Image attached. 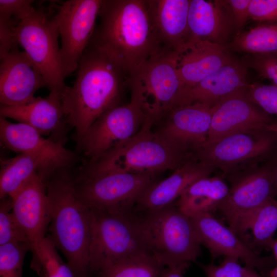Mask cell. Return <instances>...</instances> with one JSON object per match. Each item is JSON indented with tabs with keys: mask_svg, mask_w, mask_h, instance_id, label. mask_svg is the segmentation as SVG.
<instances>
[{
	"mask_svg": "<svg viewBox=\"0 0 277 277\" xmlns=\"http://www.w3.org/2000/svg\"><path fill=\"white\" fill-rule=\"evenodd\" d=\"M32 0H0V14L22 21L35 9Z\"/></svg>",
	"mask_w": 277,
	"mask_h": 277,
	"instance_id": "74e56055",
	"label": "cell"
},
{
	"mask_svg": "<svg viewBox=\"0 0 277 277\" xmlns=\"http://www.w3.org/2000/svg\"><path fill=\"white\" fill-rule=\"evenodd\" d=\"M189 264H184L174 267H165L161 277H184Z\"/></svg>",
	"mask_w": 277,
	"mask_h": 277,
	"instance_id": "60d3db41",
	"label": "cell"
},
{
	"mask_svg": "<svg viewBox=\"0 0 277 277\" xmlns=\"http://www.w3.org/2000/svg\"><path fill=\"white\" fill-rule=\"evenodd\" d=\"M277 135L267 129L237 132L206 144L195 158L225 177L261 165L274 150Z\"/></svg>",
	"mask_w": 277,
	"mask_h": 277,
	"instance_id": "30bf717a",
	"label": "cell"
},
{
	"mask_svg": "<svg viewBox=\"0 0 277 277\" xmlns=\"http://www.w3.org/2000/svg\"><path fill=\"white\" fill-rule=\"evenodd\" d=\"M201 245L209 251L212 259L221 256L242 261L245 266L254 268L263 277H268L274 268V257L261 256L247 242L241 239L212 213L190 217Z\"/></svg>",
	"mask_w": 277,
	"mask_h": 277,
	"instance_id": "9a60e30c",
	"label": "cell"
},
{
	"mask_svg": "<svg viewBox=\"0 0 277 277\" xmlns=\"http://www.w3.org/2000/svg\"><path fill=\"white\" fill-rule=\"evenodd\" d=\"M28 251H31L28 243L0 245V277H23L24 260Z\"/></svg>",
	"mask_w": 277,
	"mask_h": 277,
	"instance_id": "d6a6232c",
	"label": "cell"
},
{
	"mask_svg": "<svg viewBox=\"0 0 277 277\" xmlns=\"http://www.w3.org/2000/svg\"><path fill=\"white\" fill-rule=\"evenodd\" d=\"M152 18L163 49L175 50L188 34L190 0H149Z\"/></svg>",
	"mask_w": 277,
	"mask_h": 277,
	"instance_id": "d4e9b609",
	"label": "cell"
},
{
	"mask_svg": "<svg viewBox=\"0 0 277 277\" xmlns=\"http://www.w3.org/2000/svg\"><path fill=\"white\" fill-rule=\"evenodd\" d=\"M215 170L195 158L188 161L167 178L150 186L137 200L132 212L155 210L173 204L191 184L210 176Z\"/></svg>",
	"mask_w": 277,
	"mask_h": 277,
	"instance_id": "603a6c76",
	"label": "cell"
},
{
	"mask_svg": "<svg viewBox=\"0 0 277 277\" xmlns=\"http://www.w3.org/2000/svg\"><path fill=\"white\" fill-rule=\"evenodd\" d=\"M130 87L140 91L148 116L159 122L182 87L174 50L164 49L148 60L130 77Z\"/></svg>",
	"mask_w": 277,
	"mask_h": 277,
	"instance_id": "4fadbf2b",
	"label": "cell"
},
{
	"mask_svg": "<svg viewBox=\"0 0 277 277\" xmlns=\"http://www.w3.org/2000/svg\"><path fill=\"white\" fill-rule=\"evenodd\" d=\"M270 250H271L273 252V256L275 258L277 265V239H273L270 246Z\"/></svg>",
	"mask_w": 277,
	"mask_h": 277,
	"instance_id": "ee69618b",
	"label": "cell"
},
{
	"mask_svg": "<svg viewBox=\"0 0 277 277\" xmlns=\"http://www.w3.org/2000/svg\"><path fill=\"white\" fill-rule=\"evenodd\" d=\"M174 54L182 87L195 85L233 60L223 44L207 41H187Z\"/></svg>",
	"mask_w": 277,
	"mask_h": 277,
	"instance_id": "44dd1931",
	"label": "cell"
},
{
	"mask_svg": "<svg viewBox=\"0 0 277 277\" xmlns=\"http://www.w3.org/2000/svg\"><path fill=\"white\" fill-rule=\"evenodd\" d=\"M236 258L225 256L219 265L200 264L207 277H242L245 271Z\"/></svg>",
	"mask_w": 277,
	"mask_h": 277,
	"instance_id": "e575fe53",
	"label": "cell"
},
{
	"mask_svg": "<svg viewBox=\"0 0 277 277\" xmlns=\"http://www.w3.org/2000/svg\"><path fill=\"white\" fill-rule=\"evenodd\" d=\"M165 267L147 252L121 261L91 277H161Z\"/></svg>",
	"mask_w": 277,
	"mask_h": 277,
	"instance_id": "f1b7e54d",
	"label": "cell"
},
{
	"mask_svg": "<svg viewBox=\"0 0 277 277\" xmlns=\"http://www.w3.org/2000/svg\"><path fill=\"white\" fill-rule=\"evenodd\" d=\"M213 106L205 103L171 108L160 120L164 122L157 131L194 155L207 142Z\"/></svg>",
	"mask_w": 277,
	"mask_h": 277,
	"instance_id": "e0dca14e",
	"label": "cell"
},
{
	"mask_svg": "<svg viewBox=\"0 0 277 277\" xmlns=\"http://www.w3.org/2000/svg\"><path fill=\"white\" fill-rule=\"evenodd\" d=\"M268 277H277V265L270 271Z\"/></svg>",
	"mask_w": 277,
	"mask_h": 277,
	"instance_id": "bcb514c9",
	"label": "cell"
},
{
	"mask_svg": "<svg viewBox=\"0 0 277 277\" xmlns=\"http://www.w3.org/2000/svg\"><path fill=\"white\" fill-rule=\"evenodd\" d=\"M231 21L223 1L190 0L186 41L202 40L223 44Z\"/></svg>",
	"mask_w": 277,
	"mask_h": 277,
	"instance_id": "cb8c5ba5",
	"label": "cell"
},
{
	"mask_svg": "<svg viewBox=\"0 0 277 277\" xmlns=\"http://www.w3.org/2000/svg\"><path fill=\"white\" fill-rule=\"evenodd\" d=\"M30 267L39 277H75L69 265L59 255L49 235L42 242L36 256L32 258Z\"/></svg>",
	"mask_w": 277,
	"mask_h": 277,
	"instance_id": "4dcf8cb0",
	"label": "cell"
},
{
	"mask_svg": "<svg viewBox=\"0 0 277 277\" xmlns=\"http://www.w3.org/2000/svg\"><path fill=\"white\" fill-rule=\"evenodd\" d=\"M266 129L274 133L277 135V124L273 123H271L267 126Z\"/></svg>",
	"mask_w": 277,
	"mask_h": 277,
	"instance_id": "f6af8a7d",
	"label": "cell"
},
{
	"mask_svg": "<svg viewBox=\"0 0 277 277\" xmlns=\"http://www.w3.org/2000/svg\"><path fill=\"white\" fill-rule=\"evenodd\" d=\"M76 192L90 209L132 213L143 192L160 174L94 170L85 166L73 172Z\"/></svg>",
	"mask_w": 277,
	"mask_h": 277,
	"instance_id": "8992f818",
	"label": "cell"
},
{
	"mask_svg": "<svg viewBox=\"0 0 277 277\" xmlns=\"http://www.w3.org/2000/svg\"><path fill=\"white\" fill-rule=\"evenodd\" d=\"M0 103L13 106L26 103L35 97L47 84L37 68L18 47L0 58Z\"/></svg>",
	"mask_w": 277,
	"mask_h": 277,
	"instance_id": "d6986e66",
	"label": "cell"
},
{
	"mask_svg": "<svg viewBox=\"0 0 277 277\" xmlns=\"http://www.w3.org/2000/svg\"><path fill=\"white\" fill-rule=\"evenodd\" d=\"M244 88L226 96L213 106L206 144L237 132L266 129L272 123L268 114L248 97Z\"/></svg>",
	"mask_w": 277,
	"mask_h": 277,
	"instance_id": "2e32d148",
	"label": "cell"
},
{
	"mask_svg": "<svg viewBox=\"0 0 277 277\" xmlns=\"http://www.w3.org/2000/svg\"><path fill=\"white\" fill-rule=\"evenodd\" d=\"M50 221L48 234L75 277H90L91 210L78 196L72 169L55 173L45 183Z\"/></svg>",
	"mask_w": 277,
	"mask_h": 277,
	"instance_id": "3957f363",
	"label": "cell"
},
{
	"mask_svg": "<svg viewBox=\"0 0 277 277\" xmlns=\"http://www.w3.org/2000/svg\"><path fill=\"white\" fill-rule=\"evenodd\" d=\"M229 186L222 176L200 179L189 186L175 202L189 217L212 213L226 197Z\"/></svg>",
	"mask_w": 277,
	"mask_h": 277,
	"instance_id": "484cf974",
	"label": "cell"
},
{
	"mask_svg": "<svg viewBox=\"0 0 277 277\" xmlns=\"http://www.w3.org/2000/svg\"><path fill=\"white\" fill-rule=\"evenodd\" d=\"M233 23L242 27L250 18L251 0L223 1Z\"/></svg>",
	"mask_w": 277,
	"mask_h": 277,
	"instance_id": "ab89813d",
	"label": "cell"
},
{
	"mask_svg": "<svg viewBox=\"0 0 277 277\" xmlns=\"http://www.w3.org/2000/svg\"><path fill=\"white\" fill-rule=\"evenodd\" d=\"M34 11L14 30L15 42L39 70L50 93L62 95L67 87L58 45L59 33L54 18L53 5Z\"/></svg>",
	"mask_w": 277,
	"mask_h": 277,
	"instance_id": "ba28073f",
	"label": "cell"
},
{
	"mask_svg": "<svg viewBox=\"0 0 277 277\" xmlns=\"http://www.w3.org/2000/svg\"><path fill=\"white\" fill-rule=\"evenodd\" d=\"M244 91L248 97L266 113L277 116V86L261 84H247Z\"/></svg>",
	"mask_w": 277,
	"mask_h": 277,
	"instance_id": "836d02e7",
	"label": "cell"
},
{
	"mask_svg": "<svg viewBox=\"0 0 277 277\" xmlns=\"http://www.w3.org/2000/svg\"><path fill=\"white\" fill-rule=\"evenodd\" d=\"M246 63L277 86V54H253L246 60Z\"/></svg>",
	"mask_w": 277,
	"mask_h": 277,
	"instance_id": "d590c367",
	"label": "cell"
},
{
	"mask_svg": "<svg viewBox=\"0 0 277 277\" xmlns=\"http://www.w3.org/2000/svg\"><path fill=\"white\" fill-rule=\"evenodd\" d=\"M250 18L259 22H277V0H251Z\"/></svg>",
	"mask_w": 277,
	"mask_h": 277,
	"instance_id": "f35d334b",
	"label": "cell"
},
{
	"mask_svg": "<svg viewBox=\"0 0 277 277\" xmlns=\"http://www.w3.org/2000/svg\"><path fill=\"white\" fill-rule=\"evenodd\" d=\"M247 84L246 68L232 60L195 85L182 87L169 109L195 103L213 106Z\"/></svg>",
	"mask_w": 277,
	"mask_h": 277,
	"instance_id": "7402d4cb",
	"label": "cell"
},
{
	"mask_svg": "<svg viewBox=\"0 0 277 277\" xmlns=\"http://www.w3.org/2000/svg\"><path fill=\"white\" fill-rule=\"evenodd\" d=\"M10 198L12 212L29 239L34 257L50 221L46 185L36 173Z\"/></svg>",
	"mask_w": 277,
	"mask_h": 277,
	"instance_id": "ac0fdd59",
	"label": "cell"
},
{
	"mask_svg": "<svg viewBox=\"0 0 277 277\" xmlns=\"http://www.w3.org/2000/svg\"><path fill=\"white\" fill-rule=\"evenodd\" d=\"M0 140L9 150L36 156L42 164L39 176L45 184L58 171L72 169L77 160L76 154L66 149L63 143L45 138L28 125L11 123L1 116Z\"/></svg>",
	"mask_w": 277,
	"mask_h": 277,
	"instance_id": "5bb4252c",
	"label": "cell"
},
{
	"mask_svg": "<svg viewBox=\"0 0 277 277\" xmlns=\"http://www.w3.org/2000/svg\"><path fill=\"white\" fill-rule=\"evenodd\" d=\"M91 210L90 277L126 259L151 253L132 212Z\"/></svg>",
	"mask_w": 277,
	"mask_h": 277,
	"instance_id": "52a82bcc",
	"label": "cell"
},
{
	"mask_svg": "<svg viewBox=\"0 0 277 277\" xmlns=\"http://www.w3.org/2000/svg\"><path fill=\"white\" fill-rule=\"evenodd\" d=\"M154 121L148 117L138 132L123 145L85 164L94 170L161 174L174 170L194 159L174 142L151 128Z\"/></svg>",
	"mask_w": 277,
	"mask_h": 277,
	"instance_id": "277c9868",
	"label": "cell"
},
{
	"mask_svg": "<svg viewBox=\"0 0 277 277\" xmlns=\"http://www.w3.org/2000/svg\"><path fill=\"white\" fill-rule=\"evenodd\" d=\"M133 213L147 248L163 266L196 262L201 244L190 217L175 202L157 209Z\"/></svg>",
	"mask_w": 277,
	"mask_h": 277,
	"instance_id": "5b68a950",
	"label": "cell"
},
{
	"mask_svg": "<svg viewBox=\"0 0 277 277\" xmlns=\"http://www.w3.org/2000/svg\"><path fill=\"white\" fill-rule=\"evenodd\" d=\"M252 232V247L270 250L273 235L277 229V200L269 199L256 211L250 222L248 230Z\"/></svg>",
	"mask_w": 277,
	"mask_h": 277,
	"instance_id": "f546056e",
	"label": "cell"
},
{
	"mask_svg": "<svg viewBox=\"0 0 277 277\" xmlns=\"http://www.w3.org/2000/svg\"><path fill=\"white\" fill-rule=\"evenodd\" d=\"M242 277H263L257 270L252 268L245 266V271Z\"/></svg>",
	"mask_w": 277,
	"mask_h": 277,
	"instance_id": "b9f144b4",
	"label": "cell"
},
{
	"mask_svg": "<svg viewBox=\"0 0 277 277\" xmlns=\"http://www.w3.org/2000/svg\"><path fill=\"white\" fill-rule=\"evenodd\" d=\"M276 160L223 177L230 183L228 192L218 207L229 227L241 237L248 230L257 210L276 195L272 168Z\"/></svg>",
	"mask_w": 277,
	"mask_h": 277,
	"instance_id": "9c48e42d",
	"label": "cell"
},
{
	"mask_svg": "<svg viewBox=\"0 0 277 277\" xmlns=\"http://www.w3.org/2000/svg\"><path fill=\"white\" fill-rule=\"evenodd\" d=\"M129 79L115 61L89 44L73 85L61 95L67 123L74 128L76 141L105 112L120 104Z\"/></svg>",
	"mask_w": 277,
	"mask_h": 277,
	"instance_id": "7a4b0ae2",
	"label": "cell"
},
{
	"mask_svg": "<svg viewBox=\"0 0 277 277\" xmlns=\"http://www.w3.org/2000/svg\"><path fill=\"white\" fill-rule=\"evenodd\" d=\"M19 22L13 17L0 14V58L18 46L14 30Z\"/></svg>",
	"mask_w": 277,
	"mask_h": 277,
	"instance_id": "8d00e7d4",
	"label": "cell"
},
{
	"mask_svg": "<svg viewBox=\"0 0 277 277\" xmlns=\"http://www.w3.org/2000/svg\"><path fill=\"white\" fill-rule=\"evenodd\" d=\"M102 0L54 3V18L61 38V56L66 77L75 72L94 33Z\"/></svg>",
	"mask_w": 277,
	"mask_h": 277,
	"instance_id": "7c38bea8",
	"label": "cell"
},
{
	"mask_svg": "<svg viewBox=\"0 0 277 277\" xmlns=\"http://www.w3.org/2000/svg\"><path fill=\"white\" fill-rule=\"evenodd\" d=\"M42 171L40 160L28 153H20L2 161L0 171V199L13 196L36 173Z\"/></svg>",
	"mask_w": 277,
	"mask_h": 277,
	"instance_id": "4316f807",
	"label": "cell"
},
{
	"mask_svg": "<svg viewBox=\"0 0 277 277\" xmlns=\"http://www.w3.org/2000/svg\"><path fill=\"white\" fill-rule=\"evenodd\" d=\"M230 47L252 54H277V23L259 25L242 32L234 37Z\"/></svg>",
	"mask_w": 277,
	"mask_h": 277,
	"instance_id": "83f0119b",
	"label": "cell"
},
{
	"mask_svg": "<svg viewBox=\"0 0 277 277\" xmlns=\"http://www.w3.org/2000/svg\"><path fill=\"white\" fill-rule=\"evenodd\" d=\"M131 99L100 116L76 141L77 149L88 160L98 157L123 145L140 130L148 117L140 91L130 87Z\"/></svg>",
	"mask_w": 277,
	"mask_h": 277,
	"instance_id": "8fae6325",
	"label": "cell"
},
{
	"mask_svg": "<svg viewBox=\"0 0 277 277\" xmlns=\"http://www.w3.org/2000/svg\"><path fill=\"white\" fill-rule=\"evenodd\" d=\"M272 179L274 191L277 195V160L272 168Z\"/></svg>",
	"mask_w": 277,
	"mask_h": 277,
	"instance_id": "7bdbcfd3",
	"label": "cell"
},
{
	"mask_svg": "<svg viewBox=\"0 0 277 277\" xmlns=\"http://www.w3.org/2000/svg\"><path fill=\"white\" fill-rule=\"evenodd\" d=\"M9 243L30 245L27 235L12 212L11 199L6 197L1 199L0 202V245Z\"/></svg>",
	"mask_w": 277,
	"mask_h": 277,
	"instance_id": "1f68e13d",
	"label": "cell"
},
{
	"mask_svg": "<svg viewBox=\"0 0 277 277\" xmlns=\"http://www.w3.org/2000/svg\"><path fill=\"white\" fill-rule=\"evenodd\" d=\"M89 44L105 52L129 78L162 51L149 0H102Z\"/></svg>",
	"mask_w": 277,
	"mask_h": 277,
	"instance_id": "6da1fadb",
	"label": "cell"
},
{
	"mask_svg": "<svg viewBox=\"0 0 277 277\" xmlns=\"http://www.w3.org/2000/svg\"><path fill=\"white\" fill-rule=\"evenodd\" d=\"M0 116L28 125L42 135L51 134L49 138L54 141H65L68 124L60 94L50 93L18 105H1Z\"/></svg>",
	"mask_w": 277,
	"mask_h": 277,
	"instance_id": "ffe728a7",
	"label": "cell"
}]
</instances>
